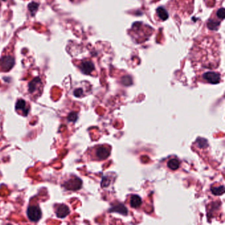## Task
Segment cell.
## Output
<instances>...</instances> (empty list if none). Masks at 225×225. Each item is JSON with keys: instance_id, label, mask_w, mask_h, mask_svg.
I'll use <instances>...</instances> for the list:
<instances>
[{"instance_id": "1", "label": "cell", "mask_w": 225, "mask_h": 225, "mask_svg": "<svg viewBox=\"0 0 225 225\" xmlns=\"http://www.w3.org/2000/svg\"><path fill=\"white\" fill-rule=\"evenodd\" d=\"M111 153V147L108 145H96L90 149L89 155L91 160L102 161L106 159L110 156Z\"/></svg>"}, {"instance_id": "2", "label": "cell", "mask_w": 225, "mask_h": 225, "mask_svg": "<svg viewBox=\"0 0 225 225\" xmlns=\"http://www.w3.org/2000/svg\"><path fill=\"white\" fill-rule=\"evenodd\" d=\"M27 216L31 221L37 222L42 217V211L39 206L31 205L27 209Z\"/></svg>"}, {"instance_id": "3", "label": "cell", "mask_w": 225, "mask_h": 225, "mask_svg": "<svg viewBox=\"0 0 225 225\" xmlns=\"http://www.w3.org/2000/svg\"><path fill=\"white\" fill-rule=\"evenodd\" d=\"M15 64V59L11 55H4L0 59V68L2 72H8Z\"/></svg>"}, {"instance_id": "4", "label": "cell", "mask_w": 225, "mask_h": 225, "mask_svg": "<svg viewBox=\"0 0 225 225\" xmlns=\"http://www.w3.org/2000/svg\"><path fill=\"white\" fill-rule=\"evenodd\" d=\"M82 182L77 177L73 178L65 182L64 184V187L69 190H77L81 187Z\"/></svg>"}, {"instance_id": "5", "label": "cell", "mask_w": 225, "mask_h": 225, "mask_svg": "<svg viewBox=\"0 0 225 225\" xmlns=\"http://www.w3.org/2000/svg\"><path fill=\"white\" fill-rule=\"evenodd\" d=\"M203 78L205 81L211 84H217L219 83L221 80V76L217 72H208L203 75Z\"/></svg>"}, {"instance_id": "6", "label": "cell", "mask_w": 225, "mask_h": 225, "mask_svg": "<svg viewBox=\"0 0 225 225\" xmlns=\"http://www.w3.org/2000/svg\"><path fill=\"white\" fill-rule=\"evenodd\" d=\"M55 213L59 218H65L69 214L70 211L66 205L59 204L55 205Z\"/></svg>"}, {"instance_id": "7", "label": "cell", "mask_w": 225, "mask_h": 225, "mask_svg": "<svg viewBox=\"0 0 225 225\" xmlns=\"http://www.w3.org/2000/svg\"><path fill=\"white\" fill-rule=\"evenodd\" d=\"M79 69H81V71L86 75H90L91 74L94 70H95V65H94L93 63L91 61L86 60V61H83V62L79 65Z\"/></svg>"}, {"instance_id": "8", "label": "cell", "mask_w": 225, "mask_h": 225, "mask_svg": "<svg viewBox=\"0 0 225 225\" xmlns=\"http://www.w3.org/2000/svg\"><path fill=\"white\" fill-rule=\"evenodd\" d=\"M15 109L16 110H21L23 116H27L29 110V109L27 108V107L26 102L22 99H19L17 100L15 105Z\"/></svg>"}, {"instance_id": "9", "label": "cell", "mask_w": 225, "mask_h": 225, "mask_svg": "<svg viewBox=\"0 0 225 225\" xmlns=\"http://www.w3.org/2000/svg\"><path fill=\"white\" fill-rule=\"evenodd\" d=\"M129 204L132 208L137 209L142 204V199L137 195H132L130 198Z\"/></svg>"}, {"instance_id": "10", "label": "cell", "mask_w": 225, "mask_h": 225, "mask_svg": "<svg viewBox=\"0 0 225 225\" xmlns=\"http://www.w3.org/2000/svg\"><path fill=\"white\" fill-rule=\"evenodd\" d=\"M40 84H41L40 79L39 77L35 78L33 80L31 81L29 84V92L31 94L34 93L36 91L37 87H38Z\"/></svg>"}, {"instance_id": "11", "label": "cell", "mask_w": 225, "mask_h": 225, "mask_svg": "<svg viewBox=\"0 0 225 225\" xmlns=\"http://www.w3.org/2000/svg\"><path fill=\"white\" fill-rule=\"evenodd\" d=\"M180 165V162L177 158H171L167 162V166L172 170L178 169Z\"/></svg>"}, {"instance_id": "12", "label": "cell", "mask_w": 225, "mask_h": 225, "mask_svg": "<svg viewBox=\"0 0 225 225\" xmlns=\"http://www.w3.org/2000/svg\"><path fill=\"white\" fill-rule=\"evenodd\" d=\"M157 16L161 18L162 21L166 20L168 17V14L166 9L164 7H158L157 9Z\"/></svg>"}, {"instance_id": "13", "label": "cell", "mask_w": 225, "mask_h": 225, "mask_svg": "<svg viewBox=\"0 0 225 225\" xmlns=\"http://www.w3.org/2000/svg\"><path fill=\"white\" fill-rule=\"evenodd\" d=\"M211 192L215 195H221L224 193V186L211 187Z\"/></svg>"}, {"instance_id": "14", "label": "cell", "mask_w": 225, "mask_h": 225, "mask_svg": "<svg viewBox=\"0 0 225 225\" xmlns=\"http://www.w3.org/2000/svg\"><path fill=\"white\" fill-rule=\"evenodd\" d=\"M28 8H29V11L31 13H35L36 11L39 8V4L36 3H35V2H32V3H31L29 5Z\"/></svg>"}, {"instance_id": "15", "label": "cell", "mask_w": 225, "mask_h": 225, "mask_svg": "<svg viewBox=\"0 0 225 225\" xmlns=\"http://www.w3.org/2000/svg\"><path fill=\"white\" fill-rule=\"evenodd\" d=\"M197 142H198L199 144L198 145H199V147L200 148H204V147H207V141H206L205 139H202V138H199L198 139V141H197Z\"/></svg>"}, {"instance_id": "16", "label": "cell", "mask_w": 225, "mask_h": 225, "mask_svg": "<svg viewBox=\"0 0 225 225\" xmlns=\"http://www.w3.org/2000/svg\"><path fill=\"white\" fill-rule=\"evenodd\" d=\"M77 114L76 112H72L70 113L68 117V119L69 121H72V122H75L77 120Z\"/></svg>"}, {"instance_id": "17", "label": "cell", "mask_w": 225, "mask_h": 225, "mask_svg": "<svg viewBox=\"0 0 225 225\" xmlns=\"http://www.w3.org/2000/svg\"><path fill=\"white\" fill-rule=\"evenodd\" d=\"M73 94H74V95L76 96V97H81L83 95V90L81 88H76V89L74 91Z\"/></svg>"}, {"instance_id": "18", "label": "cell", "mask_w": 225, "mask_h": 225, "mask_svg": "<svg viewBox=\"0 0 225 225\" xmlns=\"http://www.w3.org/2000/svg\"><path fill=\"white\" fill-rule=\"evenodd\" d=\"M217 15L219 18H221V19H223L224 17V8H221L219 9V10L217 13Z\"/></svg>"}]
</instances>
